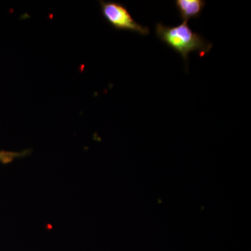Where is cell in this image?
<instances>
[{"label": "cell", "instance_id": "1", "mask_svg": "<svg viewBox=\"0 0 251 251\" xmlns=\"http://www.w3.org/2000/svg\"><path fill=\"white\" fill-rule=\"evenodd\" d=\"M156 35L162 42L179 53L187 66L188 55L191 52H198L200 57H202L211 50L213 46L201 34L193 31L188 25V21H184L174 27L158 23L156 26Z\"/></svg>", "mask_w": 251, "mask_h": 251}, {"label": "cell", "instance_id": "2", "mask_svg": "<svg viewBox=\"0 0 251 251\" xmlns=\"http://www.w3.org/2000/svg\"><path fill=\"white\" fill-rule=\"evenodd\" d=\"M99 4L104 19L115 29L133 31L143 36L150 34V29L137 23L125 5L113 1H99Z\"/></svg>", "mask_w": 251, "mask_h": 251}, {"label": "cell", "instance_id": "3", "mask_svg": "<svg viewBox=\"0 0 251 251\" xmlns=\"http://www.w3.org/2000/svg\"><path fill=\"white\" fill-rule=\"evenodd\" d=\"M175 4L180 18L184 21H188L191 18H198L201 16L206 1L203 0H176Z\"/></svg>", "mask_w": 251, "mask_h": 251}, {"label": "cell", "instance_id": "4", "mask_svg": "<svg viewBox=\"0 0 251 251\" xmlns=\"http://www.w3.org/2000/svg\"><path fill=\"white\" fill-rule=\"evenodd\" d=\"M30 153L29 150H24L22 151H11L0 150V163L2 164H9L14 161L16 158H23L28 156Z\"/></svg>", "mask_w": 251, "mask_h": 251}]
</instances>
